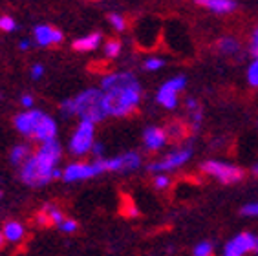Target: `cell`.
<instances>
[{
  "label": "cell",
  "instance_id": "cell-39",
  "mask_svg": "<svg viewBox=\"0 0 258 256\" xmlns=\"http://www.w3.org/2000/svg\"><path fill=\"white\" fill-rule=\"evenodd\" d=\"M254 256H258V245H256V249H254Z\"/></svg>",
  "mask_w": 258,
  "mask_h": 256
},
{
  "label": "cell",
  "instance_id": "cell-5",
  "mask_svg": "<svg viewBox=\"0 0 258 256\" xmlns=\"http://www.w3.org/2000/svg\"><path fill=\"white\" fill-rule=\"evenodd\" d=\"M95 143V124L90 121H81L74 136L70 138L68 150L75 158H83L86 154H90L92 147Z\"/></svg>",
  "mask_w": 258,
  "mask_h": 256
},
{
  "label": "cell",
  "instance_id": "cell-29",
  "mask_svg": "<svg viewBox=\"0 0 258 256\" xmlns=\"http://www.w3.org/2000/svg\"><path fill=\"white\" fill-rule=\"evenodd\" d=\"M242 216L247 218H258V202H249L242 207Z\"/></svg>",
  "mask_w": 258,
  "mask_h": 256
},
{
  "label": "cell",
  "instance_id": "cell-10",
  "mask_svg": "<svg viewBox=\"0 0 258 256\" xmlns=\"http://www.w3.org/2000/svg\"><path fill=\"white\" fill-rule=\"evenodd\" d=\"M44 115L46 113L40 112V110H33V108L26 110V112L15 115V119H13V126L19 130V134H22V136H26V138H31Z\"/></svg>",
  "mask_w": 258,
  "mask_h": 256
},
{
  "label": "cell",
  "instance_id": "cell-36",
  "mask_svg": "<svg viewBox=\"0 0 258 256\" xmlns=\"http://www.w3.org/2000/svg\"><path fill=\"white\" fill-rule=\"evenodd\" d=\"M30 40H20L19 44V49H22V51H26V49H30Z\"/></svg>",
  "mask_w": 258,
  "mask_h": 256
},
{
  "label": "cell",
  "instance_id": "cell-22",
  "mask_svg": "<svg viewBox=\"0 0 258 256\" xmlns=\"http://www.w3.org/2000/svg\"><path fill=\"white\" fill-rule=\"evenodd\" d=\"M57 229H59L62 234H74V232H77V229H79V223L75 222L74 218H68L66 216L62 222L57 225Z\"/></svg>",
  "mask_w": 258,
  "mask_h": 256
},
{
  "label": "cell",
  "instance_id": "cell-13",
  "mask_svg": "<svg viewBox=\"0 0 258 256\" xmlns=\"http://www.w3.org/2000/svg\"><path fill=\"white\" fill-rule=\"evenodd\" d=\"M167 130L161 126H149L145 128L143 132V143L145 148L149 150V152H158L159 148H163L167 145Z\"/></svg>",
  "mask_w": 258,
  "mask_h": 256
},
{
  "label": "cell",
  "instance_id": "cell-2",
  "mask_svg": "<svg viewBox=\"0 0 258 256\" xmlns=\"http://www.w3.org/2000/svg\"><path fill=\"white\" fill-rule=\"evenodd\" d=\"M60 161V145L57 139L40 143V147L26 159L20 167V181L28 187H44L53 179L62 176V170L57 168Z\"/></svg>",
  "mask_w": 258,
  "mask_h": 256
},
{
  "label": "cell",
  "instance_id": "cell-24",
  "mask_svg": "<svg viewBox=\"0 0 258 256\" xmlns=\"http://www.w3.org/2000/svg\"><path fill=\"white\" fill-rule=\"evenodd\" d=\"M108 22L112 24V28H114L115 31H124L126 30V19H124L121 13H110L108 15Z\"/></svg>",
  "mask_w": 258,
  "mask_h": 256
},
{
  "label": "cell",
  "instance_id": "cell-26",
  "mask_svg": "<svg viewBox=\"0 0 258 256\" xmlns=\"http://www.w3.org/2000/svg\"><path fill=\"white\" fill-rule=\"evenodd\" d=\"M247 83L253 86V88H258V59H254L253 62L249 64L247 68Z\"/></svg>",
  "mask_w": 258,
  "mask_h": 256
},
{
  "label": "cell",
  "instance_id": "cell-11",
  "mask_svg": "<svg viewBox=\"0 0 258 256\" xmlns=\"http://www.w3.org/2000/svg\"><path fill=\"white\" fill-rule=\"evenodd\" d=\"M35 42L42 48H50V46H59L64 40V33L59 28H53L50 24H37L33 28Z\"/></svg>",
  "mask_w": 258,
  "mask_h": 256
},
{
  "label": "cell",
  "instance_id": "cell-15",
  "mask_svg": "<svg viewBox=\"0 0 258 256\" xmlns=\"http://www.w3.org/2000/svg\"><path fill=\"white\" fill-rule=\"evenodd\" d=\"M31 139L39 141V143H46V141L57 139V123L50 115H44L42 121L39 123V126H37V130L33 132V136H31Z\"/></svg>",
  "mask_w": 258,
  "mask_h": 256
},
{
  "label": "cell",
  "instance_id": "cell-3",
  "mask_svg": "<svg viewBox=\"0 0 258 256\" xmlns=\"http://www.w3.org/2000/svg\"><path fill=\"white\" fill-rule=\"evenodd\" d=\"M62 115H79L81 121L99 123L101 119L106 117V112L103 108V92L99 88H90L75 95L74 99H66L60 103Z\"/></svg>",
  "mask_w": 258,
  "mask_h": 256
},
{
  "label": "cell",
  "instance_id": "cell-35",
  "mask_svg": "<svg viewBox=\"0 0 258 256\" xmlns=\"http://www.w3.org/2000/svg\"><path fill=\"white\" fill-rule=\"evenodd\" d=\"M185 108L189 110V112H192V110H198L200 108V103L194 97H189L187 101H185Z\"/></svg>",
  "mask_w": 258,
  "mask_h": 256
},
{
  "label": "cell",
  "instance_id": "cell-14",
  "mask_svg": "<svg viewBox=\"0 0 258 256\" xmlns=\"http://www.w3.org/2000/svg\"><path fill=\"white\" fill-rule=\"evenodd\" d=\"M6 243H20L26 238V227L19 220H8L0 229Z\"/></svg>",
  "mask_w": 258,
  "mask_h": 256
},
{
  "label": "cell",
  "instance_id": "cell-1",
  "mask_svg": "<svg viewBox=\"0 0 258 256\" xmlns=\"http://www.w3.org/2000/svg\"><path fill=\"white\" fill-rule=\"evenodd\" d=\"M103 108L106 115L126 117L139 106L143 90L138 77L130 72H114L101 79Z\"/></svg>",
  "mask_w": 258,
  "mask_h": 256
},
{
  "label": "cell",
  "instance_id": "cell-20",
  "mask_svg": "<svg viewBox=\"0 0 258 256\" xmlns=\"http://www.w3.org/2000/svg\"><path fill=\"white\" fill-rule=\"evenodd\" d=\"M214 254H216V247H214L213 241L209 240L198 241L192 247V251H190V256H214Z\"/></svg>",
  "mask_w": 258,
  "mask_h": 256
},
{
  "label": "cell",
  "instance_id": "cell-8",
  "mask_svg": "<svg viewBox=\"0 0 258 256\" xmlns=\"http://www.w3.org/2000/svg\"><path fill=\"white\" fill-rule=\"evenodd\" d=\"M187 86V77L185 75H176L172 79H169L167 83H163V86L158 90L156 94V101L158 104H161L163 108L174 110L178 104V95L179 92H183Z\"/></svg>",
  "mask_w": 258,
  "mask_h": 256
},
{
  "label": "cell",
  "instance_id": "cell-23",
  "mask_svg": "<svg viewBox=\"0 0 258 256\" xmlns=\"http://www.w3.org/2000/svg\"><path fill=\"white\" fill-rule=\"evenodd\" d=\"M152 185H154V188H158V190H167V188L172 185V179H170L169 174H154Z\"/></svg>",
  "mask_w": 258,
  "mask_h": 256
},
{
  "label": "cell",
  "instance_id": "cell-25",
  "mask_svg": "<svg viewBox=\"0 0 258 256\" xmlns=\"http://www.w3.org/2000/svg\"><path fill=\"white\" fill-rule=\"evenodd\" d=\"M189 119H190V128H192V132H198V128L202 126V121H204V110H202V106H200L198 110L189 112Z\"/></svg>",
  "mask_w": 258,
  "mask_h": 256
},
{
  "label": "cell",
  "instance_id": "cell-27",
  "mask_svg": "<svg viewBox=\"0 0 258 256\" xmlns=\"http://www.w3.org/2000/svg\"><path fill=\"white\" fill-rule=\"evenodd\" d=\"M17 30V22L13 17L10 15H2L0 17V31H6V33H11V31Z\"/></svg>",
  "mask_w": 258,
  "mask_h": 256
},
{
  "label": "cell",
  "instance_id": "cell-19",
  "mask_svg": "<svg viewBox=\"0 0 258 256\" xmlns=\"http://www.w3.org/2000/svg\"><path fill=\"white\" fill-rule=\"evenodd\" d=\"M31 148L30 145H15V147L11 148L10 152V161L11 165H15V167H22V163L31 156Z\"/></svg>",
  "mask_w": 258,
  "mask_h": 256
},
{
  "label": "cell",
  "instance_id": "cell-32",
  "mask_svg": "<svg viewBox=\"0 0 258 256\" xmlns=\"http://www.w3.org/2000/svg\"><path fill=\"white\" fill-rule=\"evenodd\" d=\"M30 75H31V79L33 81H39L40 77L44 75V66H42V64H35L33 68H31Z\"/></svg>",
  "mask_w": 258,
  "mask_h": 256
},
{
  "label": "cell",
  "instance_id": "cell-38",
  "mask_svg": "<svg viewBox=\"0 0 258 256\" xmlns=\"http://www.w3.org/2000/svg\"><path fill=\"white\" fill-rule=\"evenodd\" d=\"M251 172H253L254 176H258V163H256V165H254L253 168H251Z\"/></svg>",
  "mask_w": 258,
  "mask_h": 256
},
{
  "label": "cell",
  "instance_id": "cell-16",
  "mask_svg": "<svg viewBox=\"0 0 258 256\" xmlns=\"http://www.w3.org/2000/svg\"><path fill=\"white\" fill-rule=\"evenodd\" d=\"M194 2L205 10L216 13V15H227V13H233L236 10L234 0H194Z\"/></svg>",
  "mask_w": 258,
  "mask_h": 256
},
{
  "label": "cell",
  "instance_id": "cell-34",
  "mask_svg": "<svg viewBox=\"0 0 258 256\" xmlns=\"http://www.w3.org/2000/svg\"><path fill=\"white\" fill-rule=\"evenodd\" d=\"M103 152H104V147L101 143H94V147H92V150H90V154H92L95 159H99L101 156H103Z\"/></svg>",
  "mask_w": 258,
  "mask_h": 256
},
{
  "label": "cell",
  "instance_id": "cell-41",
  "mask_svg": "<svg viewBox=\"0 0 258 256\" xmlns=\"http://www.w3.org/2000/svg\"><path fill=\"white\" fill-rule=\"evenodd\" d=\"M92 2H95V0H92Z\"/></svg>",
  "mask_w": 258,
  "mask_h": 256
},
{
  "label": "cell",
  "instance_id": "cell-6",
  "mask_svg": "<svg viewBox=\"0 0 258 256\" xmlns=\"http://www.w3.org/2000/svg\"><path fill=\"white\" fill-rule=\"evenodd\" d=\"M99 174H104L99 159H95V161H92V163L74 161L62 168V176H60V179L66 183L86 181V179H92V177L99 176Z\"/></svg>",
  "mask_w": 258,
  "mask_h": 256
},
{
  "label": "cell",
  "instance_id": "cell-42",
  "mask_svg": "<svg viewBox=\"0 0 258 256\" xmlns=\"http://www.w3.org/2000/svg\"><path fill=\"white\" fill-rule=\"evenodd\" d=\"M0 97H2V94H0Z\"/></svg>",
  "mask_w": 258,
  "mask_h": 256
},
{
  "label": "cell",
  "instance_id": "cell-30",
  "mask_svg": "<svg viewBox=\"0 0 258 256\" xmlns=\"http://www.w3.org/2000/svg\"><path fill=\"white\" fill-rule=\"evenodd\" d=\"M249 53L253 55L254 59H258V26L251 33V39H249Z\"/></svg>",
  "mask_w": 258,
  "mask_h": 256
},
{
  "label": "cell",
  "instance_id": "cell-4",
  "mask_svg": "<svg viewBox=\"0 0 258 256\" xmlns=\"http://www.w3.org/2000/svg\"><path fill=\"white\" fill-rule=\"evenodd\" d=\"M200 168H202V172L214 177L222 185H234V183H240L245 177V170L242 167L233 165V163L218 161V159L204 161L200 165Z\"/></svg>",
  "mask_w": 258,
  "mask_h": 256
},
{
  "label": "cell",
  "instance_id": "cell-31",
  "mask_svg": "<svg viewBox=\"0 0 258 256\" xmlns=\"http://www.w3.org/2000/svg\"><path fill=\"white\" fill-rule=\"evenodd\" d=\"M185 130H187V128H185L183 124L172 123L169 126V130H167V136H169V138H181V136H185Z\"/></svg>",
  "mask_w": 258,
  "mask_h": 256
},
{
  "label": "cell",
  "instance_id": "cell-9",
  "mask_svg": "<svg viewBox=\"0 0 258 256\" xmlns=\"http://www.w3.org/2000/svg\"><path fill=\"white\" fill-rule=\"evenodd\" d=\"M190 156H192V150H190V148H178V150H174V152H169L165 158L159 159V161L150 163L149 167H147V170L154 174L170 172V170H176V168L183 167L185 163L190 159Z\"/></svg>",
  "mask_w": 258,
  "mask_h": 256
},
{
  "label": "cell",
  "instance_id": "cell-18",
  "mask_svg": "<svg viewBox=\"0 0 258 256\" xmlns=\"http://www.w3.org/2000/svg\"><path fill=\"white\" fill-rule=\"evenodd\" d=\"M216 51L220 55H225V57H236L240 53V40L234 39V37H222V39L216 40Z\"/></svg>",
  "mask_w": 258,
  "mask_h": 256
},
{
  "label": "cell",
  "instance_id": "cell-40",
  "mask_svg": "<svg viewBox=\"0 0 258 256\" xmlns=\"http://www.w3.org/2000/svg\"><path fill=\"white\" fill-rule=\"evenodd\" d=\"M0 200H2V190H0Z\"/></svg>",
  "mask_w": 258,
  "mask_h": 256
},
{
  "label": "cell",
  "instance_id": "cell-21",
  "mask_svg": "<svg viewBox=\"0 0 258 256\" xmlns=\"http://www.w3.org/2000/svg\"><path fill=\"white\" fill-rule=\"evenodd\" d=\"M103 51H104V57H108V59H115V57H119L121 40H117V39L106 40V42H104V46H103Z\"/></svg>",
  "mask_w": 258,
  "mask_h": 256
},
{
  "label": "cell",
  "instance_id": "cell-37",
  "mask_svg": "<svg viewBox=\"0 0 258 256\" xmlns=\"http://www.w3.org/2000/svg\"><path fill=\"white\" fill-rule=\"evenodd\" d=\"M4 236H2V232H0V251H2V247H4Z\"/></svg>",
  "mask_w": 258,
  "mask_h": 256
},
{
  "label": "cell",
  "instance_id": "cell-12",
  "mask_svg": "<svg viewBox=\"0 0 258 256\" xmlns=\"http://www.w3.org/2000/svg\"><path fill=\"white\" fill-rule=\"evenodd\" d=\"M64 218H66V214L62 212V209H60L59 205L46 203V205H42V209L37 212L35 222H37V225H42V227H57Z\"/></svg>",
  "mask_w": 258,
  "mask_h": 256
},
{
  "label": "cell",
  "instance_id": "cell-28",
  "mask_svg": "<svg viewBox=\"0 0 258 256\" xmlns=\"http://www.w3.org/2000/svg\"><path fill=\"white\" fill-rule=\"evenodd\" d=\"M163 66H165V60L159 59V57H150V59H147L143 62V68L147 72H156V70L163 68Z\"/></svg>",
  "mask_w": 258,
  "mask_h": 256
},
{
  "label": "cell",
  "instance_id": "cell-33",
  "mask_svg": "<svg viewBox=\"0 0 258 256\" xmlns=\"http://www.w3.org/2000/svg\"><path fill=\"white\" fill-rule=\"evenodd\" d=\"M20 103H22V106H26L28 110H31V106H33V103H35V99H33V95H31V94H24L22 97H20Z\"/></svg>",
  "mask_w": 258,
  "mask_h": 256
},
{
  "label": "cell",
  "instance_id": "cell-17",
  "mask_svg": "<svg viewBox=\"0 0 258 256\" xmlns=\"http://www.w3.org/2000/svg\"><path fill=\"white\" fill-rule=\"evenodd\" d=\"M101 39H103V35L94 31V33H88L85 37H81V39L74 40V51H79V53H86V51H94L95 48H99L101 44Z\"/></svg>",
  "mask_w": 258,
  "mask_h": 256
},
{
  "label": "cell",
  "instance_id": "cell-7",
  "mask_svg": "<svg viewBox=\"0 0 258 256\" xmlns=\"http://www.w3.org/2000/svg\"><path fill=\"white\" fill-rule=\"evenodd\" d=\"M258 245V236L249 231H243L234 234L233 238H229L225 241V245L222 247V256H247L254 254V249Z\"/></svg>",
  "mask_w": 258,
  "mask_h": 256
}]
</instances>
